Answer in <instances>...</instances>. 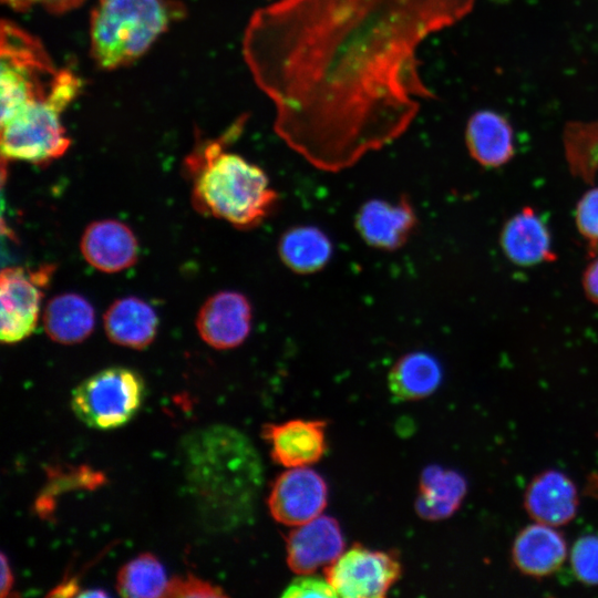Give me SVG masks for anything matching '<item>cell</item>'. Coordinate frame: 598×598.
Instances as JSON below:
<instances>
[{
  "mask_svg": "<svg viewBox=\"0 0 598 598\" xmlns=\"http://www.w3.org/2000/svg\"><path fill=\"white\" fill-rule=\"evenodd\" d=\"M475 0H275L243 51L275 105L274 130L315 167L339 172L399 138L433 99L417 50Z\"/></svg>",
  "mask_w": 598,
  "mask_h": 598,
  "instance_id": "cell-1",
  "label": "cell"
},
{
  "mask_svg": "<svg viewBox=\"0 0 598 598\" xmlns=\"http://www.w3.org/2000/svg\"><path fill=\"white\" fill-rule=\"evenodd\" d=\"M186 485L206 527L230 530L252 517L262 464L250 440L227 425H212L182 441Z\"/></svg>",
  "mask_w": 598,
  "mask_h": 598,
  "instance_id": "cell-2",
  "label": "cell"
},
{
  "mask_svg": "<svg viewBox=\"0 0 598 598\" xmlns=\"http://www.w3.org/2000/svg\"><path fill=\"white\" fill-rule=\"evenodd\" d=\"M196 164L195 204L203 212L249 229L267 218L278 203L265 172L240 155L210 143Z\"/></svg>",
  "mask_w": 598,
  "mask_h": 598,
  "instance_id": "cell-3",
  "label": "cell"
},
{
  "mask_svg": "<svg viewBox=\"0 0 598 598\" xmlns=\"http://www.w3.org/2000/svg\"><path fill=\"white\" fill-rule=\"evenodd\" d=\"M179 13L167 0H99L90 22L91 55L105 70L130 64Z\"/></svg>",
  "mask_w": 598,
  "mask_h": 598,
  "instance_id": "cell-4",
  "label": "cell"
},
{
  "mask_svg": "<svg viewBox=\"0 0 598 598\" xmlns=\"http://www.w3.org/2000/svg\"><path fill=\"white\" fill-rule=\"evenodd\" d=\"M81 80L62 69L52 94L20 109L1 123V153L9 159L40 164L60 157L70 146L61 113L80 92Z\"/></svg>",
  "mask_w": 598,
  "mask_h": 598,
  "instance_id": "cell-5",
  "label": "cell"
},
{
  "mask_svg": "<svg viewBox=\"0 0 598 598\" xmlns=\"http://www.w3.org/2000/svg\"><path fill=\"white\" fill-rule=\"evenodd\" d=\"M1 123L23 106L48 99L60 78L39 40L9 21L1 23Z\"/></svg>",
  "mask_w": 598,
  "mask_h": 598,
  "instance_id": "cell-6",
  "label": "cell"
},
{
  "mask_svg": "<svg viewBox=\"0 0 598 598\" xmlns=\"http://www.w3.org/2000/svg\"><path fill=\"white\" fill-rule=\"evenodd\" d=\"M145 383L134 370L103 369L83 380L71 395V408L86 426L113 430L125 425L141 409Z\"/></svg>",
  "mask_w": 598,
  "mask_h": 598,
  "instance_id": "cell-7",
  "label": "cell"
},
{
  "mask_svg": "<svg viewBox=\"0 0 598 598\" xmlns=\"http://www.w3.org/2000/svg\"><path fill=\"white\" fill-rule=\"evenodd\" d=\"M401 563L395 554L355 544L326 567V578L338 597L379 598L399 580Z\"/></svg>",
  "mask_w": 598,
  "mask_h": 598,
  "instance_id": "cell-8",
  "label": "cell"
},
{
  "mask_svg": "<svg viewBox=\"0 0 598 598\" xmlns=\"http://www.w3.org/2000/svg\"><path fill=\"white\" fill-rule=\"evenodd\" d=\"M47 270L34 274L20 267L2 270L0 277V339L13 343L29 337L35 329L40 312V285L48 279Z\"/></svg>",
  "mask_w": 598,
  "mask_h": 598,
  "instance_id": "cell-9",
  "label": "cell"
},
{
  "mask_svg": "<svg viewBox=\"0 0 598 598\" xmlns=\"http://www.w3.org/2000/svg\"><path fill=\"white\" fill-rule=\"evenodd\" d=\"M328 502L324 480L306 466L290 467L277 477L268 497L271 516L281 524L299 526L321 515Z\"/></svg>",
  "mask_w": 598,
  "mask_h": 598,
  "instance_id": "cell-10",
  "label": "cell"
},
{
  "mask_svg": "<svg viewBox=\"0 0 598 598\" xmlns=\"http://www.w3.org/2000/svg\"><path fill=\"white\" fill-rule=\"evenodd\" d=\"M251 306L236 291H220L208 298L198 311L196 328L200 338L215 349L241 344L251 327Z\"/></svg>",
  "mask_w": 598,
  "mask_h": 598,
  "instance_id": "cell-11",
  "label": "cell"
},
{
  "mask_svg": "<svg viewBox=\"0 0 598 598\" xmlns=\"http://www.w3.org/2000/svg\"><path fill=\"white\" fill-rule=\"evenodd\" d=\"M344 539L339 523L322 516L297 526L287 537V564L298 575L330 565L342 553Z\"/></svg>",
  "mask_w": 598,
  "mask_h": 598,
  "instance_id": "cell-12",
  "label": "cell"
},
{
  "mask_svg": "<svg viewBox=\"0 0 598 598\" xmlns=\"http://www.w3.org/2000/svg\"><path fill=\"white\" fill-rule=\"evenodd\" d=\"M416 226V215L406 196L396 203L384 199L365 202L355 216V228L371 247L395 250L402 247Z\"/></svg>",
  "mask_w": 598,
  "mask_h": 598,
  "instance_id": "cell-13",
  "label": "cell"
},
{
  "mask_svg": "<svg viewBox=\"0 0 598 598\" xmlns=\"http://www.w3.org/2000/svg\"><path fill=\"white\" fill-rule=\"evenodd\" d=\"M262 437L270 445L271 458L286 467H301L318 462L326 452V422L290 420L266 424Z\"/></svg>",
  "mask_w": 598,
  "mask_h": 598,
  "instance_id": "cell-14",
  "label": "cell"
},
{
  "mask_svg": "<svg viewBox=\"0 0 598 598\" xmlns=\"http://www.w3.org/2000/svg\"><path fill=\"white\" fill-rule=\"evenodd\" d=\"M80 248L84 259L104 272L130 268L138 254L137 240L131 228L114 219L90 224L82 235Z\"/></svg>",
  "mask_w": 598,
  "mask_h": 598,
  "instance_id": "cell-15",
  "label": "cell"
},
{
  "mask_svg": "<svg viewBox=\"0 0 598 598\" xmlns=\"http://www.w3.org/2000/svg\"><path fill=\"white\" fill-rule=\"evenodd\" d=\"M470 155L486 168L508 163L515 154L514 131L507 117L493 110L473 113L466 124Z\"/></svg>",
  "mask_w": 598,
  "mask_h": 598,
  "instance_id": "cell-16",
  "label": "cell"
},
{
  "mask_svg": "<svg viewBox=\"0 0 598 598\" xmlns=\"http://www.w3.org/2000/svg\"><path fill=\"white\" fill-rule=\"evenodd\" d=\"M499 243L505 256L518 266H535L556 258L550 234L532 207H525L504 225Z\"/></svg>",
  "mask_w": 598,
  "mask_h": 598,
  "instance_id": "cell-17",
  "label": "cell"
},
{
  "mask_svg": "<svg viewBox=\"0 0 598 598\" xmlns=\"http://www.w3.org/2000/svg\"><path fill=\"white\" fill-rule=\"evenodd\" d=\"M577 492L563 473L548 471L538 475L525 494V507L537 522L549 526L568 523L577 511Z\"/></svg>",
  "mask_w": 598,
  "mask_h": 598,
  "instance_id": "cell-18",
  "label": "cell"
},
{
  "mask_svg": "<svg viewBox=\"0 0 598 598\" xmlns=\"http://www.w3.org/2000/svg\"><path fill=\"white\" fill-rule=\"evenodd\" d=\"M567 547L563 536L551 526L537 523L516 537L513 558L517 568L534 577L547 576L564 563Z\"/></svg>",
  "mask_w": 598,
  "mask_h": 598,
  "instance_id": "cell-19",
  "label": "cell"
},
{
  "mask_svg": "<svg viewBox=\"0 0 598 598\" xmlns=\"http://www.w3.org/2000/svg\"><path fill=\"white\" fill-rule=\"evenodd\" d=\"M105 333L120 346L143 349L155 338L158 318L154 309L137 297L115 300L103 317Z\"/></svg>",
  "mask_w": 598,
  "mask_h": 598,
  "instance_id": "cell-20",
  "label": "cell"
},
{
  "mask_svg": "<svg viewBox=\"0 0 598 598\" xmlns=\"http://www.w3.org/2000/svg\"><path fill=\"white\" fill-rule=\"evenodd\" d=\"M95 323L91 303L80 295L63 293L51 299L43 313L47 334L63 344L79 343L93 331Z\"/></svg>",
  "mask_w": 598,
  "mask_h": 598,
  "instance_id": "cell-21",
  "label": "cell"
},
{
  "mask_svg": "<svg viewBox=\"0 0 598 598\" xmlns=\"http://www.w3.org/2000/svg\"><path fill=\"white\" fill-rule=\"evenodd\" d=\"M281 261L301 275L322 269L332 255L329 237L315 226H296L282 234L278 243Z\"/></svg>",
  "mask_w": 598,
  "mask_h": 598,
  "instance_id": "cell-22",
  "label": "cell"
},
{
  "mask_svg": "<svg viewBox=\"0 0 598 598\" xmlns=\"http://www.w3.org/2000/svg\"><path fill=\"white\" fill-rule=\"evenodd\" d=\"M442 371L429 353L417 351L400 358L389 373V389L400 400H417L439 386Z\"/></svg>",
  "mask_w": 598,
  "mask_h": 598,
  "instance_id": "cell-23",
  "label": "cell"
},
{
  "mask_svg": "<svg viewBox=\"0 0 598 598\" xmlns=\"http://www.w3.org/2000/svg\"><path fill=\"white\" fill-rule=\"evenodd\" d=\"M464 493L462 476L437 466L427 467L421 477L417 513L426 519L445 518L457 509Z\"/></svg>",
  "mask_w": 598,
  "mask_h": 598,
  "instance_id": "cell-24",
  "label": "cell"
},
{
  "mask_svg": "<svg viewBox=\"0 0 598 598\" xmlns=\"http://www.w3.org/2000/svg\"><path fill=\"white\" fill-rule=\"evenodd\" d=\"M169 580L162 563L144 553L122 566L116 578V589L123 597H165Z\"/></svg>",
  "mask_w": 598,
  "mask_h": 598,
  "instance_id": "cell-25",
  "label": "cell"
},
{
  "mask_svg": "<svg viewBox=\"0 0 598 598\" xmlns=\"http://www.w3.org/2000/svg\"><path fill=\"white\" fill-rule=\"evenodd\" d=\"M564 142L573 169L584 178L595 175L598 168V120L568 122Z\"/></svg>",
  "mask_w": 598,
  "mask_h": 598,
  "instance_id": "cell-26",
  "label": "cell"
},
{
  "mask_svg": "<svg viewBox=\"0 0 598 598\" xmlns=\"http://www.w3.org/2000/svg\"><path fill=\"white\" fill-rule=\"evenodd\" d=\"M571 565L578 579L586 584H598V537L579 538L571 550Z\"/></svg>",
  "mask_w": 598,
  "mask_h": 598,
  "instance_id": "cell-27",
  "label": "cell"
},
{
  "mask_svg": "<svg viewBox=\"0 0 598 598\" xmlns=\"http://www.w3.org/2000/svg\"><path fill=\"white\" fill-rule=\"evenodd\" d=\"M576 226L587 241L590 255L598 249V187L588 190L576 207Z\"/></svg>",
  "mask_w": 598,
  "mask_h": 598,
  "instance_id": "cell-28",
  "label": "cell"
},
{
  "mask_svg": "<svg viewBox=\"0 0 598 598\" xmlns=\"http://www.w3.org/2000/svg\"><path fill=\"white\" fill-rule=\"evenodd\" d=\"M223 589L193 575L169 580L165 597H225Z\"/></svg>",
  "mask_w": 598,
  "mask_h": 598,
  "instance_id": "cell-29",
  "label": "cell"
},
{
  "mask_svg": "<svg viewBox=\"0 0 598 598\" xmlns=\"http://www.w3.org/2000/svg\"><path fill=\"white\" fill-rule=\"evenodd\" d=\"M282 597H338L330 582L311 574L299 575L285 589Z\"/></svg>",
  "mask_w": 598,
  "mask_h": 598,
  "instance_id": "cell-30",
  "label": "cell"
},
{
  "mask_svg": "<svg viewBox=\"0 0 598 598\" xmlns=\"http://www.w3.org/2000/svg\"><path fill=\"white\" fill-rule=\"evenodd\" d=\"M84 0H2L17 11H25L33 6L40 4L53 13L70 11L83 3Z\"/></svg>",
  "mask_w": 598,
  "mask_h": 598,
  "instance_id": "cell-31",
  "label": "cell"
},
{
  "mask_svg": "<svg viewBox=\"0 0 598 598\" xmlns=\"http://www.w3.org/2000/svg\"><path fill=\"white\" fill-rule=\"evenodd\" d=\"M582 287L587 298L598 305V255H594L584 272Z\"/></svg>",
  "mask_w": 598,
  "mask_h": 598,
  "instance_id": "cell-32",
  "label": "cell"
},
{
  "mask_svg": "<svg viewBox=\"0 0 598 598\" xmlns=\"http://www.w3.org/2000/svg\"><path fill=\"white\" fill-rule=\"evenodd\" d=\"M13 584V575L10 568V565L6 558L4 553H1V584H0V596L6 597L11 590Z\"/></svg>",
  "mask_w": 598,
  "mask_h": 598,
  "instance_id": "cell-33",
  "label": "cell"
}]
</instances>
